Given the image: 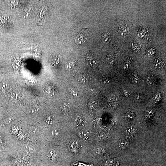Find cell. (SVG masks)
Wrapping results in <instances>:
<instances>
[{"instance_id": "1", "label": "cell", "mask_w": 166, "mask_h": 166, "mask_svg": "<svg viewBox=\"0 0 166 166\" xmlns=\"http://www.w3.org/2000/svg\"><path fill=\"white\" fill-rule=\"evenodd\" d=\"M69 151L73 154H76L78 153L79 151V143L75 141H72L69 142L68 145Z\"/></svg>"}, {"instance_id": "2", "label": "cell", "mask_w": 166, "mask_h": 166, "mask_svg": "<svg viewBox=\"0 0 166 166\" xmlns=\"http://www.w3.org/2000/svg\"><path fill=\"white\" fill-rule=\"evenodd\" d=\"M75 41L78 44H82L84 43L87 39L86 35L83 33H80L76 35Z\"/></svg>"}, {"instance_id": "3", "label": "cell", "mask_w": 166, "mask_h": 166, "mask_svg": "<svg viewBox=\"0 0 166 166\" xmlns=\"http://www.w3.org/2000/svg\"><path fill=\"white\" fill-rule=\"evenodd\" d=\"M87 62L88 64L91 66H95L97 64L96 59L91 55H88L87 58Z\"/></svg>"}, {"instance_id": "4", "label": "cell", "mask_w": 166, "mask_h": 166, "mask_svg": "<svg viewBox=\"0 0 166 166\" xmlns=\"http://www.w3.org/2000/svg\"><path fill=\"white\" fill-rule=\"evenodd\" d=\"M76 62L75 60H71L66 64L65 68L69 71H72L74 70L76 65Z\"/></svg>"}, {"instance_id": "5", "label": "cell", "mask_w": 166, "mask_h": 166, "mask_svg": "<svg viewBox=\"0 0 166 166\" xmlns=\"http://www.w3.org/2000/svg\"><path fill=\"white\" fill-rule=\"evenodd\" d=\"M89 131L86 129H83L79 132V135L80 138L84 140H86L88 138Z\"/></svg>"}, {"instance_id": "6", "label": "cell", "mask_w": 166, "mask_h": 166, "mask_svg": "<svg viewBox=\"0 0 166 166\" xmlns=\"http://www.w3.org/2000/svg\"><path fill=\"white\" fill-rule=\"evenodd\" d=\"M60 109L61 111L64 114H66L69 112L70 107L68 104L67 102H64L61 104Z\"/></svg>"}, {"instance_id": "7", "label": "cell", "mask_w": 166, "mask_h": 166, "mask_svg": "<svg viewBox=\"0 0 166 166\" xmlns=\"http://www.w3.org/2000/svg\"><path fill=\"white\" fill-rule=\"evenodd\" d=\"M47 155L49 159L51 160H53L56 158L57 154L55 150H51L48 151Z\"/></svg>"}, {"instance_id": "8", "label": "cell", "mask_w": 166, "mask_h": 166, "mask_svg": "<svg viewBox=\"0 0 166 166\" xmlns=\"http://www.w3.org/2000/svg\"><path fill=\"white\" fill-rule=\"evenodd\" d=\"M28 131L30 134H34L38 132L39 129L38 127L36 126L32 125L29 126L28 128Z\"/></svg>"}, {"instance_id": "9", "label": "cell", "mask_w": 166, "mask_h": 166, "mask_svg": "<svg viewBox=\"0 0 166 166\" xmlns=\"http://www.w3.org/2000/svg\"><path fill=\"white\" fill-rule=\"evenodd\" d=\"M9 84L6 82H3L0 84V90L3 91L7 90L9 88Z\"/></svg>"}, {"instance_id": "10", "label": "cell", "mask_w": 166, "mask_h": 166, "mask_svg": "<svg viewBox=\"0 0 166 166\" xmlns=\"http://www.w3.org/2000/svg\"><path fill=\"white\" fill-rule=\"evenodd\" d=\"M119 145L120 147L123 150L126 149L128 146V142L124 139L120 140Z\"/></svg>"}, {"instance_id": "11", "label": "cell", "mask_w": 166, "mask_h": 166, "mask_svg": "<svg viewBox=\"0 0 166 166\" xmlns=\"http://www.w3.org/2000/svg\"><path fill=\"white\" fill-rule=\"evenodd\" d=\"M24 149L26 151L31 153H35L36 151L34 147L28 145H25L24 147Z\"/></svg>"}, {"instance_id": "12", "label": "cell", "mask_w": 166, "mask_h": 166, "mask_svg": "<svg viewBox=\"0 0 166 166\" xmlns=\"http://www.w3.org/2000/svg\"><path fill=\"white\" fill-rule=\"evenodd\" d=\"M60 58L58 56H55L52 59V63L53 64H58L60 63Z\"/></svg>"}, {"instance_id": "13", "label": "cell", "mask_w": 166, "mask_h": 166, "mask_svg": "<svg viewBox=\"0 0 166 166\" xmlns=\"http://www.w3.org/2000/svg\"><path fill=\"white\" fill-rule=\"evenodd\" d=\"M132 79L133 82L135 83H138L139 82V77L136 74H134L132 75Z\"/></svg>"}, {"instance_id": "14", "label": "cell", "mask_w": 166, "mask_h": 166, "mask_svg": "<svg viewBox=\"0 0 166 166\" xmlns=\"http://www.w3.org/2000/svg\"><path fill=\"white\" fill-rule=\"evenodd\" d=\"M45 121L48 124H51L53 121V119L50 115H48L46 116L45 118Z\"/></svg>"}, {"instance_id": "15", "label": "cell", "mask_w": 166, "mask_h": 166, "mask_svg": "<svg viewBox=\"0 0 166 166\" xmlns=\"http://www.w3.org/2000/svg\"><path fill=\"white\" fill-rule=\"evenodd\" d=\"M134 114L133 113L130 111H128L126 113L125 117L128 119H131L133 118Z\"/></svg>"}, {"instance_id": "16", "label": "cell", "mask_w": 166, "mask_h": 166, "mask_svg": "<svg viewBox=\"0 0 166 166\" xmlns=\"http://www.w3.org/2000/svg\"><path fill=\"white\" fill-rule=\"evenodd\" d=\"M147 81L150 85H153L154 83V79L151 77H148L147 78Z\"/></svg>"}, {"instance_id": "17", "label": "cell", "mask_w": 166, "mask_h": 166, "mask_svg": "<svg viewBox=\"0 0 166 166\" xmlns=\"http://www.w3.org/2000/svg\"><path fill=\"white\" fill-rule=\"evenodd\" d=\"M51 135L54 138H56L59 136V133L58 130L56 129H54L52 131Z\"/></svg>"}, {"instance_id": "18", "label": "cell", "mask_w": 166, "mask_h": 166, "mask_svg": "<svg viewBox=\"0 0 166 166\" xmlns=\"http://www.w3.org/2000/svg\"><path fill=\"white\" fill-rule=\"evenodd\" d=\"M12 121V117H7L4 120V123L5 124H8L10 123Z\"/></svg>"}, {"instance_id": "19", "label": "cell", "mask_w": 166, "mask_h": 166, "mask_svg": "<svg viewBox=\"0 0 166 166\" xmlns=\"http://www.w3.org/2000/svg\"><path fill=\"white\" fill-rule=\"evenodd\" d=\"M118 100V98L115 96L112 95L109 97V101L110 102H115Z\"/></svg>"}, {"instance_id": "20", "label": "cell", "mask_w": 166, "mask_h": 166, "mask_svg": "<svg viewBox=\"0 0 166 166\" xmlns=\"http://www.w3.org/2000/svg\"><path fill=\"white\" fill-rule=\"evenodd\" d=\"M20 62L18 61H15L13 62V66L15 68L18 69L20 66Z\"/></svg>"}, {"instance_id": "21", "label": "cell", "mask_w": 166, "mask_h": 166, "mask_svg": "<svg viewBox=\"0 0 166 166\" xmlns=\"http://www.w3.org/2000/svg\"><path fill=\"white\" fill-rule=\"evenodd\" d=\"M135 100L138 102H141L143 100V96L142 95L138 94L136 96Z\"/></svg>"}, {"instance_id": "22", "label": "cell", "mask_w": 166, "mask_h": 166, "mask_svg": "<svg viewBox=\"0 0 166 166\" xmlns=\"http://www.w3.org/2000/svg\"><path fill=\"white\" fill-rule=\"evenodd\" d=\"M135 130V129H134V128H133V127H129L126 130V132L129 134H133L135 131V130Z\"/></svg>"}, {"instance_id": "23", "label": "cell", "mask_w": 166, "mask_h": 166, "mask_svg": "<svg viewBox=\"0 0 166 166\" xmlns=\"http://www.w3.org/2000/svg\"><path fill=\"white\" fill-rule=\"evenodd\" d=\"M117 104L115 102H112L111 103L109 104V107L111 109H114L117 107Z\"/></svg>"}, {"instance_id": "24", "label": "cell", "mask_w": 166, "mask_h": 166, "mask_svg": "<svg viewBox=\"0 0 166 166\" xmlns=\"http://www.w3.org/2000/svg\"><path fill=\"white\" fill-rule=\"evenodd\" d=\"M102 81L104 84L108 83L110 81V80L108 78L104 77L102 80Z\"/></svg>"}, {"instance_id": "25", "label": "cell", "mask_w": 166, "mask_h": 166, "mask_svg": "<svg viewBox=\"0 0 166 166\" xmlns=\"http://www.w3.org/2000/svg\"><path fill=\"white\" fill-rule=\"evenodd\" d=\"M161 63V62L160 61V60H157V61H156V62H155V66L156 68H159L160 67Z\"/></svg>"}, {"instance_id": "26", "label": "cell", "mask_w": 166, "mask_h": 166, "mask_svg": "<svg viewBox=\"0 0 166 166\" xmlns=\"http://www.w3.org/2000/svg\"><path fill=\"white\" fill-rule=\"evenodd\" d=\"M81 75V78H80V79H81L82 81L85 82L87 81V79L88 78L87 76L85 75Z\"/></svg>"}, {"instance_id": "27", "label": "cell", "mask_w": 166, "mask_h": 166, "mask_svg": "<svg viewBox=\"0 0 166 166\" xmlns=\"http://www.w3.org/2000/svg\"><path fill=\"white\" fill-rule=\"evenodd\" d=\"M78 118H77V119L76 121H77V123H78V124H80V125H83L84 124L83 121L82 119L81 118H79V117H78Z\"/></svg>"}, {"instance_id": "28", "label": "cell", "mask_w": 166, "mask_h": 166, "mask_svg": "<svg viewBox=\"0 0 166 166\" xmlns=\"http://www.w3.org/2000/svg\"><path fill=\"white\" fill-rule=\"evenodd\" d=\"M113 57H111V56H109L107 58L108 61H109L110 63H113L114 61V59H113Z\"/></svg>"}, {"instance_id": "29", "label": "cell", "mask_w": 166, "mask_h": 166, "mask_svg": "<svg viewBox=\"0 0 166 166\" xmlns=\"http://www.w3.org/2000/svg\"><path fill=\"white\" fill-rule=\"evenodd\" d=\"M70 90V92L73 95H77L76 93V92L75 91V90H74V89H73L72 88H70V90Z\"/></svg>"}, {"instance_id": "30", "label": "cell", "mask_w": 166, "mask_h": 166, "mask_svg": "<svg viewBox=\"0 0 166 166\" xmlns=\"http://www.w3.org/2000/svg\"><path fill=\"white\" fill-rule=\"evenodd\" d=\"M112 164V161L111 160H109L106 162V166H111Z\"/></svg>"}, {"instance_id": "31", "label": "cell", "mask_w": 166, "mask_h": 166, "mask_svg": "<svg viewBox=\"0 0 166 166\" xmlns=\"http://www.w3.org/2000/svg\"><path fill=\"white\" fill-rule=\"evenodd\" d=\"M124 95L126 97H128L129 96V93L128 91H127L126 90H124Z\"/></svg>"}, {"instance_id": "32", "label": "cell", "mask_w": 166, "mask_h": 166, "mask_svg": "<svg viewBox=\"0 0 166 166\" xmlns=\"http://www.w3.org/2000/svg\"><path fill=\"white\" fill-rule=\"evenodd\" d=\"M2 144V141L0 139V147L1 146Z\"/></svg>"}]
</instances>
